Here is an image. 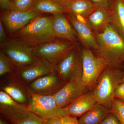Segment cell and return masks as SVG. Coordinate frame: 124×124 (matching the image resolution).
I'll list each match as a JSON object with an SVG mask.
<instances>
[{
  "label": "cell",
  "mask_w": 124,
  "mask_h": 124,
  "mask_svg": "<svg viewBox=\"0 0 124 124\" xmlns=\"http://www.w3.org/2000/svg\"><path fill=\"white\" fill-rule=\"evenodd\" d=\"M95 37L98 47L97 55L104 59L108 66L119 68L124 62V39L110 24Z\"/></svg>",
  "instance_id": "1"
},
{
  "label": "cell",
  "mask_w": 124,
  "mask_h": 124,
  "mask_svg": "<svg viewBox=\"0 0 124 124\" xmlns=\"http://www.w3.org/2000/svg\"><path fill=\"white\" fill-rule=\"evenodd\" d=\"M11 35L12 39L33 48L58 38L53 29V17L43 15L34 19Z\"/></svg>",
  "instance_id": "2"
},
{
  "label": "cell",
  "mask_w": 124,
  "mask_h": 124,
  "mask_svg": "<svg viewBox=\"0 0 124 124\" xmlns=\"http://www.w3.org/2000/svg\"><path fill=\"white\" fill-rule=\"evenodd\" d=\"M124 71L119 68L107 66L100 75L91 91L98 104L110 111L115 99V91L121 83Z\"/></svg>",
  "instance_id": "3"
},
{
  "label": "cell",
  "mask_w": 124,
  "mask_h": 124,
  "mask_svg": "<svg viewBox=\"0 0 124 124\" xmlns=\"http://www.w3.org/2000/svg\"><path fill=\"white\" fill-rule=\"evenodd\" d=\"M78 46L77 42L57 38L34 47L33 53L35 57L46 59L56 65Z\"/></svg>",
  "instance_id": "4"
},
{
  "label": "cell",
  "mask_w": 124,
  "mask_h": 124,
  "mask_svg": "<svg viewBox=\"0 0 124 124\" xmlns=\"http://www.w3.org/2000/svg\"><path fill=\"white\" fill-rule=\"evenodd\" d=\"M82 80L89 91L94 88L100 75L107 67L103 59L95 56L89 49H82Z\"/></svg>",
  "instance_id": "5"
},
{
  "label": "cell",
  "mask_w": 124,
  "mask_h": 124,
  "mask_svg": "<svg viewBox=\"0 0 124 124\" xmlns=\"http://www.w3.org/2000/svg\"><path fill=\"white\" fill-rule=\"evenodd\" d=\"M33 48L12 38L0 44L1 51L17 67L27 66L34 62L36 57Z\"/></svg>",
  "instance_id": "6"
},
{
  "label": "cell",
  "mask_w": 124,
  "mask_h": 124,
  "mask_svg": "<svg viewBox=\"0 0 124 124\" xmlns=\"http://www.w3.org/2000/svg\"><path fill=\"white\" fill-rule=\"evenodd\" d=\"M31 97L28 106L31 113L44 119L64 117L62 108L58 107L54 95L31 93Z\"/></svg>",
  "instance_id": "7"
},
{
  "label": "cell",
  "mask_w": 124,
  "mask_h": 124,
  "mask_svg": "<svg viewBox=\"0 0 124 124\" xmlns=\"http://www.w3.org/2000/svg\"><path fill=\"white\" fill-rule=\"evenodd\" d=\"M1 78L0 90L18 102L28 106L31 97L27 85L14 73L6 74Z\"/></svg>",
  "instance_id": "8"
},
{
  "label": "cell",
  "mask_w": 124,
  "mask_h": 124,
  "mask_svg": "<svg viewBox=\"0 0 124 124\" xmlns=\"http://www.w3.org/2000/svg\"><path fill=\"white\" fill-rule=\"evenodd\" d=\"M55 71L66 82L76 76L82 75V49L79 45L73 49L56 64Z\"/></svg>",
  "instance_id": "9"
},
{
  "label": "cell",
  "mask_w": 124,
  "mask_h": 124,
  "mask_svg": "<svg viewBox=\"0 0 124 124\" xmlns=\"http://www.w3.org/2000/svg\"><path fill=\"white\" fill-rule=\"evenodd\" d=\"M82 75L76 76L68 81L54 95L58 107L64 108L71 104L88 90L82 80Z\"/></svg>",
  "instance_id": "10"
},
{
  "label": "cell",
  "mask_w": 124,
  "mask_h": 124,
  "mask_svg": "<svg viewBox=\"0 0 124 124\" xmlns=\"http://www.w3.org/2000/svg\"><path fill=\"white\" fill-rule=\"evenodd\" d=\"M31 113L28 106L20 104L4 91H0L1 117L13 123L23 119Z\"/></svg>",
  "instance_id": "11"
},
{
  "label": "cell",
  "mask_w": 124,
  "mask_h": 124,
  "mask_svg": "<svg viewBox=\"0 0 124 124\" xmlns=\"http://www.w3.org/2000/svg\"><path fill=\"white\" fill-rule=\"evenodd\" d=\"M67 82L62 79L54 71L39 78L28 85L31 93L37 95H54Z\"/></svg>",
  "instance_id": "12"
},
{
  "label": "cell",
  "mask_w": 124,
  "mask_h": 124,
  "mask_svg": "<svg viewBox=\"0 0 124 124\" xmlns=\"http://www.w3.org/2000/svg\"><path fill=\"white\" fill-rule=\"evenodd\" d=\"M55 66L46 59L36 57L32 63L17 67L14 73L28 85L37 79L54 71Z\"/></svg>",
  "instance_id": "13"
},
{
  "label": "cell",
  "mask_w": 124,
  "mask_h": 124,
  "mask_svg": "<svg viewBox=\"0 0 124 124\" xmlns=\"http://www.w3.org/2000/svg\"><path fill=\"white\" fill-rule=\"evenodd\" d=\"M42 15L32 8L26 11H5L1 16L0 20L11 35L22 29L34 19Z\"/></svg>",
  "instance_id": "14"
},
{
  "label": "cell",
  "mask_w": 124,
  "mask_h": 124,
  "mask_svg": "<svg viewBox=\"0 0 124 124\" xmlns=\"http://www.w3.org/2000/svg\"><path fill=\"white\" fill-rule=\"evenodd\" d=\"M67 18L75 31L77 38L85 48L96 50L98 45L95 36L87 24L85 19L70 13L66 14Z\"/></svg>",
  "instance_id": "15"
},
{
  "label": "cell",
  "mask_w": 124,
  "mask_h": 124,
  "mask_svg": "<svg viewBox=\"0 0 124 124\" xmlns=\"http://www.w3.org/2000/svg\"><path fill=\"white\" fill-rule=\"evenodd\" d=\"M91 91L81 95L66 107L62 108L63 116L81 117L97 104Z\"/></svg>",
  "instance_id": "16"
},
{
  "label": "cell",
  "mask_w": 124,
  "mask_h": 124,
  "mask_svg": "<svg viewBox=\"0 0 124 124\" xmlns=\"http://www.w3.org/2000/svg\"><path fill=\"white\" fill-rule=\"evenodd\" d=\"M53 29L56 37L73 42H77L75 31L65 14L54 15Z\"/></svg>",
  "instance_id": "17"
},
{
  "label": "cell",
  "mask_w": 124,
  "mask_h": 124,
  "mask_svg": "<svg viewBox=\"0 0 124 124\" xmlns=\"http://www.w3.org/2000/svg\"><path fill=\"white\" fill-rule=\"evenodd\" d=\"M111 14L110 8L94 6L92 13L85 19L92 30L99 31L110 23Z\"/></svg>",
  "instance_id": "18"
},
{
  "label": "cell",
  "mask_w": 124,
  "mask_h": 124,
  "mask_svg": "<svg viewBox=\"0 0 124 124\" xmlns=\"http://www.w3.org/2000/svg\"><path fill=\"white\" fill-rule=\"evenodd\" d=\"M59 4L67 14L70 13L86 19L92 13L94 5L89 0H65Z\"/></svg>",
  "instance_id": "19"
},
{
  "label": "cell",
  "mask_w": 124,
  "mask_h": 124,
  "mask_svg": "<svg viewBox=\"0 0 124 124\" xmlns=\"http://www.w3.org/2000/svg\"><path fill=\"white\" fill-rule=\"evenodd\" d=\"M111 14L110 24L124 39V2L115 0L110 7Z\"/></svg>",
  "instance_id": "20"
},
{
  "label": "cell",
  "mask_w": 124,
  "mask_h": 124,
  "mask_svg": "<svg viewBox=\"0 0 124 124\" xmlns=\"http://www.w3.org/2000/svg\"><path fill=\"white\" fill-rule=\"evenodd\" d=\"M110 111L101 104L97 103L93 108L81 116L78 120L79 124H99Z\"/></svg>",
  "instance_id": "21"
},
{
  "label": "cell",
  "mask_w": 124,
  "mask_h": 124,
  "mask_svg": "<svg viewBox=\"0 0 124 124\" xmlns=\"http://www.w3.org/2000/svg\"><path fill=\"white\" fill-rule=\"evenodd\" d=\"M33 9L40 14H67L64 8L60 4L53 0H38L32 7Z\"/></svg>",
  "instance_id": "22"
},
{
  "label": "cell",
  "mask_w": 124,
  "mask_h": 124,
  "mask_svg": "<svg viewBox=\"0 0 124 124\" xmlns=\"http://www.w3.org/2000/svg\"><path fill=\"white\" fill-rule=\"evenodd\" d=\"M38 0H11L8 11H23L31 8Z\"/></svg>",
  "instance_id": "23"
},
{
  "label": "cell",
  "mask_w": 124,
  "mask_h": 124,
  "mask_svg": "<svg viewBox=\"0 0 124 124\" xmlns=\"http://www.w3.org/2000/svg\"><path fill=\"white\" fill-rule=\"evenodd\" d=\"M17 67L2 51H0V76L1 77L14 73Z\"/></svg>",
  "instance_id": "24"
},
{
  "label": "cell",
  "mask_w": 124,
  "mask_h": 124,
  "mask_svg": "<svg viewBox=\"0 0 124 124\" xmlns=\"http://www.w3.org/2000/svg\"><path fill=\"white\" fill-rule=\"evenodd\" d=\"M110 112L116 115L120 124H124V102L115 98Z\"/></svg>",
  "instance_id": "25"
},
{
  "label": "cell",
  "mask_w": 124,
  "mask_h": 124,
  "mask_svg": "<svg viewBox=\"0 0 124 124\" xmlns=\"http://www.w3.org/2000/svg\"><path fill=\"white\" fill-rule=\"evenodd\" d=\"M11 124H43V119L32 113L24 119Z\"/></svg>",
  "instance_id": "26"
},
{
  "label": "cell",
  "mask_w": 124,
  "mask_h": 124,
  "mask_svg": "<svg viewBox=\"0 0 124 124\" xmlns=\"http://www.w3.org/2000/svg\"><path fill=\"white\" fill-rule=\"evenodd\" d=\"M99 124H120V123L116 115L110 112Z\"/></svg>",
  "instance_id": "27"
},
{
  "label": "cell",
  "mask_w": 124,
  "mask_h": 124,
  "mask_svg": "<svg viewBox=\"0 0 124 124\" xmlns=\"http://www.w3.org/2000/svg\"><path fill=\"white\" fill-rule=\"evenodd\" d=\"M114 97L124 102V82L121 83L117 86L115 91Z\"/></svg>",
  "instance_id": "28"
},
{
  "label": "cell",
  "mask_w": 124,
  "mask_h": 124,
  "mask_svg": "<svg viewBox=\"0 0 124 124\" xmlns=\"http://www.w3.org/2000/svg\"><path fill=\"white\" fill-rule=\"evenodd\" d=\"M94 6H100L110 8L111 5V0H89Z\"/></svg>",
  "instance_id": "29"
},
{
  "label": "cell",
  "mask_w": 124,
  "mask_h": 124,
  "mask_svg": "<svg viewBox=\"0 0 124 124\" xmlns=\"http://www.w3.org/2000/svg\"><path fill=\"white\" fill-rule=\"evenodd\" d=\"M8 39L7 37L3 23L1 21H0V42L1 44L6 42Z\"/></svg>",
  "instance_id": "30"
},
{
  "label": "cell",
  "mask_w": 124,
  "mask_h": 124,
  "mask_svg": "<svg viewBox=\"0 0 124 124\" xmlns=\"http://www.w3.org/2000/svg\"><path fill=\"white\" fill-rule=\"evenodd\" d=\"M43 124H62V119L60 118H52L43 119Z\"/></svg>",
  "instance_id": "31"
},
{
  "label": "cell",
  "mask_w": 124,
  "mask_h": 124,
  "mask_svg": "<svg viewBox=\"0 0 124 124\" xmlns=\"http://www.w3.org/2000/svg\"><path fill=\"white\" fill-rule=\"evenodd\" d=\"M11 0H0V5L1 8L5 11H8Z\"/></svg>",
  "instance_id": "32"
},
{
  "label": "cell",
  "mask_w": 124,
  "mask_h": 124,
  "mask_svg": "<svg viewBox=\"0 0 124 124\" xmlns=\"http://www.w3.org/2000/svg\"><path fill=\"white\" fill-rule=\"evenodd\" d=\"M66 120L67 124H79L78 120L76 117L66 116H64Z\"/></svg>",
  "instance_id": "33"
},
{
  "label": "cell",
  "mask_w": 124,
  "mask_h": 124,
  "mask_svg": "<svg viewBox=\"0 0 124 124\" xmlns=\"http://www.w3.org/2000/svg\"><path fill=\"white\" fill-rule=\"evenodd\" d=\"M7 120L4 118L1 117L0 119V124H9L7 122Z\"/></svg>",
  "instance_id": "34"
},
{
  "label": "cell",
  "mask_w": 124,
  "mask_h": 124,
  "mask_svg": "<svg viewBox=\"0 0 124 124\" xmlns=\"http://www.w3.org/2000/svg\"><path fill=\"white\" fill-rule=\"evenodd\" d=\"M55 2H57V3L59 4L60 2H62V1H63L65 0H53Z\"/></svg>",
  "instance_id": "35"
},
{
  "label": "cell",
  "mask_w": 124,
  "mask_h": 124,
  "mask_svg": "<svg viewBox=\"0 0 124 124\" xmlns=\"http://www.w3.org/2000/svg\"><path fill=\"white\" fill-rule=\"evenodd\" d=\"M124 82V77H123V79H122V81H121V83Z\"/></svg>",
  "instance_id": "36"
},
{
  "label": "cell",
  "mask_w": 124,
  "mask_h": 124,
  "mask_svg": "<svg viewBox=\"0 0 124 124\" xmlns=\"http://www.w3.org/2000/svg\"><path fill=\"white\" fill-rule=\"evenodd\" d=\"M122 0L123 1H124V0Z\"/></svg>",
  "instance_id": "37"
},
{
  "label": "cell",
  "mask_w": 124,
  "mask_h": 124,
  "mask_svg": "<svg viewBox=\"0 0 124 124\" xmlns=\"http://www.w3.org/2000/svg\"></svg>",
  "instance_id": "38"
}]
</instances>
